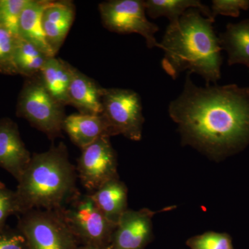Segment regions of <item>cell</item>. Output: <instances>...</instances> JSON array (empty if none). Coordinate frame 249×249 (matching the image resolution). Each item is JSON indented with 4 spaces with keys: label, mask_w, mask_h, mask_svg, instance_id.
<instances>
[{
    "label": "cell",
    "mask_w": 249,
    "mask_h": 249,
    "mask_svg": "<svg viewBox=\"0 0 249 249\" xmlns=\"http://www.w3.org/2000/svg\"><path fill=\"white\" fill-rule=\"evenodd\" d=\"M187 72L182 91L168 114L184 145L213 158L238 151L249 142V94L236 84L199 87Z\"/></svg>",
    "instance_id": "cell-1"
},
{
    "label": "cell",
    "mask_w": 249,
    "mask_h": 249,
    "mask_svg": "<svg viewBox=\"0 0 249 249\" xmlns=\"http://www.w3.org/2000/svg\"><path fill=\"white\" fill-rule=\"evenodd\" d=\"M18 230L28 249H76L78 242L59 211L32 210L19 214Z\"/></svg>",
    "instance_id": "cell-6"
},
{
    "label": "cell",
    "mask_w": 249,
    "mask_h": 249,
    "mask_svg": "<svg viewBox=\"0 0 249 249\" xmlns=\"http://www.w3.org/2000/svg\"><path fill=\"white\" fill-rule=\"evenodd\" d=\"M218 37L221 49L227 53L229 65H242L249 68V19L229 23Z\"/></svg>",
    "instance_id": "cell-17"
},
{
    "label": "cell",
    "mask_w": 249,
    "mask_h": 249,
    "mask_svg": "<svg viewBox=\"0 0 249 249\" xmlns=\"http://www.w3.org/2000/svg\"><path fill=\"white\" fill-rule=\"evenodd\" d=\"M31 157L21 139L17 124L8 118L0 119V166L19 181Z\"/></svg>",
    "instance_id": "cell-11"
},
{
    "label": "cell",
    "mask_w": 249,
    "mask_h": 249,
    "mask_svg": "<svg viewBox=\"0 0 249 249\" xmlns=\"http://www.w3.org/2000/svg\"><path fill=\"white\" fill-rule=\"evenodd\" d=\"M105 88L73 67L70 89V105L80 114L101 115L103 113L102 98Z\"/></svg>",
    "instance_id": "cell-14"
},
{
    "label": "cell",
    "mask_w": 249,
    "mask_h": 249,
    "mask_svg": "<svg viewBox=\"0 0 249 249\" xmlns=\"http://www.w3.org/2000/svg\"><path fill=\"white\" fill-rule=\"evenodd\" d=\"M49 57L31 42L16 37L14 60L18 75L26 78L38 76Z\"/></svg>",
    "instance_id": "cell-20"
},
{
    "label": "cell",
    "mask_w": 249,
    "mask_h": 249,
    "mask_svg": "<svg viewBox=\"0 0 249 249\" xmlns=\"http://www.w3.org/2000/svg\"><path fill=\"white\" fill-rule=\"evenodd\" d=\"M59 212L78 243L96 247L111 245L116 225L100 211L89 193H78Z\"/></svg>",
    "instance_id": "cell-5"
},
{
    "label": "cell",
    "mask_w": 249,
    "mask_h": 249,
    "mask_svg": "<svg viewBox=\"0 0 249 249\" xmlns=\"http://www.w3.org/2000/svg\"><path fill=\"white\" fill-rule=\"evenodd\" d=\"M76 249H111V245L106 247H91V246H79Z\"/></svg>",
    "instance_id": "cell-27"
},
{
    "label": "cell",
    "mask_w": 249,
    "mask_h": 249,
    "mask_svg": "<svg viewBox=\"0 0 249 249\" xmlns=\"http://www.w3.org/2000/svg\"><path fill=\"white\" fill-rule=\"evenodd\" d=\"M64 107L47 91L39 74L26 78L18 96L16 113L53 140L62 135L66 118Z\"/></svg>",
    "instance_id": "cell-4"
},
{
    "label": "cell",
    "mask_w": 249,
    "mask_h": 249,
    "mask_svg": "<svg viewBox=\"0 0 249 249\" xmlns=\"http://www.w3.org/2000/svg\"><path fill=\"white\" fill-rule=\"evenodd\" d=\"M13 214H19L16 192L0 181V229L5 227L8 217Z\"/></svg>",
    "instance_id": "cell-25"
},
{
    "label": "cell",
    "mask_w": 249,
    "mask_h": 249,
    "mask_svg": "<svg viewBox=\"0 0 249 249\" xmlns=\"http://www.w3.org/2000/svg\"><path fill=\"white\" fill-rule=\"evenodd\" d=\"M28 0H0V27L19 36L21 15Z\"/></svg>",
    "instance_id": "cell-21"
},
{
    "label": "cell",
    "mask_w": 249,
    "mask_h": 249,
    "mask_svg": "<svg viewBox=\"0 0 249 249\" xmlns=\"http://www.w3.org/2000/svg\"><path fill=\"white\" fill-rule=\"evenodd\" d=\"M247 90H248V92H249V87H248V88H247Z\"/></svg>",
    "instance_id": "cell-28"
},
{
    "label": "cell",
    "mask_w": 249,
    "mask_h": 249,
    "mask_svg": "<svg viewBox=\"0 0 249 249\" xmlns=\"http://www.w3.org/2000/svg\"><path fill=\"white\" fill-rule=\"evenodd\" d=\"M249 9V0H213L211 17L215 20L218 16L239 17L241 11Z\"/></svg>",
    "instance_id": "cell-24"
},
{
    "label": "cell",
    "mask_w": 249,
    "mask_h": 249,
    "mask_svg": "<svg viewBox=\"0 0 249 249\" xmlns=\"http://www.w3.org/2000/svg\"><path fill=\"white\" fill-rule=\"evenodd\" d=\"M16 37L17 36L0 27V73L18 75L14 60Z\"/></svg>",
    "instance_id": "cell-22"
},
{
    "label": "cell",
    "mask_w": 249,
    "mask_h": 249,
    "mask_svg": "<svg viewBox=\"0 0 249 249\" xmlns=\"http://www.w3.org/2000/svg\"><path fill=\"white\" fill-rule=\"evenodd\" d=\"M49 0H28L19 24V36L49 57L55 56L47 43L42 26V14Z\"/></svg>",
    "instance_id": "cell-15"
},
{
    "label": "cell",
    "mask_w": 249,
    "mask_h": 249,
    "mask_svg": "<svg viewBox=\"0 0 249 249\" xmlns=\"http://www.w3.org/2000/svg\"><path fill=\"white\" fill-rule=\"evenodd\" d=\"M103 26L120 34H137L145 39L147 48L159 47V27L147 18L142 0H109L98 5Z\"/></svg>",
    "instance_id": "cell-8"
},
{
    "label": "cell",
    "mask_w": 249,
    "mask_h": 249,
    "mask_svg": "<svg viewBox=\"0 0 249 249\" xmlns=\"http://www.w3.org/2000/svg\"><path fill=\"white\" fill-rule=\"evenodd\" d=\"M191 249H232L227 235L217 232H206L189 241Z\"/></svg>",
    "instance_id": "cell-23"
},
{
    "label": "cell",
    "mask_w": 249,
    "mask_h": 249,
    "mask_svg": "<svg viewBox=\"0 0 249 249\" xmlns=\"http://www.w3.org/2000/svg\"><path fill=\"white\" fill-rule=\"evenodd\" d=\"M110 137H102L89 146L82 149L76 171L80 183L89 194L105 183L119 178L117 156Z\"/></svg>",
    "instance_id": "cell-9"
},
{
    "label": "cell",
    "mask_w": 249,
    "mask_h": 249,
    "mask_svg": "<svg viewBox=\"0 0 249 249\" xmlns=\"http://www.w3.org/2000/svg\"><path fill=\"white\" fill-rule=\"evenodd\" d=\"M65 131L72 142L80 149L89 146L102 137H114L104 116L71 114L64 121Z\"/></svg>",
    "instance_id": "cell-13"
},
{
    "label": "cell",
    "mask_w": 249,
    "mask_h": 249,
    "mask_svg": "<svg viewBox=\"0 0 249 249\" xmlns=\"http://www.w3.org/2000/svg\"><path fill=\"white\" fill-rule=\"evenodd\" d=\"M144 4L149 17H165L169 19L170 24L178 22L190 9L199 10L205 17L212 18L211 8L199 0H146Z\"/></svg>",
    "instance_id": "cell-19"
},
{
    "label": "cell",
    "mask_w": 249,
    "mask_h": 249,
    "mask_svg": "<svg viewBox=\"0 0 249 249\" xmlns=\"http://www.w3.org/2000/svg\"><path fill=\"white\" fill-rule=\"evenodd\" d=\"M0 249H28L27 241L19 231L0 229Z\"/></svg>",
    "instance_id": "cell-26"
},
{
    "label": "cell",
    "mask_w": 249,
    "mask_h": 249,
    "mask_svg": "<svg viewBox=\"0 0 249 249\" xmlns=\"http://www.w3.org/2000/svg\"><path fill=\"white\" fill-rule=\"evenodd\" d=\"M155 212L147 209H127L121 216L111 240V249H143L150 242L152 218Z\"/></svg>",
    "instance_id": "cell-10"
},
{
    "label": "cell",
    "mask_w": 249,
    "mask_h": 249,
    "mask_svg": "<svg viewBox=\"0 0 249 249\" xmlns=\"http://www.w3.org/2000/svg\"><path fill=\"white\" fill-rule=\"evenodd\" d=\"M95 204L106 218L117 225L127 209V188L119 178L105 183L90 194Z\"/></svg>",
    "instance_id": "cell-18"
},
{
    "label": "cell",
    "mask_w": 249,
    "mask_h": 249,
    "mask_svg": "<svg viewBox=\"0 0 249 249\" xmlns=\"http://www.w3.org/2000/svg\"><path fill=\"white\" fill-rule=\"evenodd\" d=\"M73 67L55 56L49 57L40 73L41 80L49 93L63 106L70 105L69 89Z\"/></svg>",
    "instance_id": "cell-16"
},
{
    "label": "cell",
    "mask_w": 249,
    "mask_h": 249,
    "mask_svg": "<svg viewBox=\"0 0 249 249\" xmlns=\"http://www.w3.org/2000/svg\"><path fill=\"white\" fill-rule=\"evenodd\" d=\"M214 22L199 10L190 9L166 28L158 48L164 52L162 68L173 80L187 71L202 77L206 86L217 84L223 60Z\"/></svg>",
    "instance_id": "cell-2"
},
{
    "label": "cell",
    "mask_w": 249,
    "mask_h": 249,
    "mask_svg": "<svg viewBox=\"0 0 249 249\" xmlns=\"http://www.w3.org/2000/svg\"><path fill=\"white\" fill-rule=\"evenodd\" d=\"M76 16V6L71 1H50L42 14V26L47 43L54 55L63 45Z\"/></svg>",
    "instance_id": "cell-12"
},
{
    "label": "cell",
    "mask_w": 249,
    "mask_h": 249,
    "mask_svg": "<svg viewBox=\"0 0 249 249\" xmlns=\"http://www.w3.org/2000/svg\"><path fill=\"white\" fill-rule=\"evenodd\" d=\"M77 178L64 142L34 154L15 191L19 214L32 210L61 211L80 193Z\"/></svg>",
    "instance_id": "cell-3"
},
{
    "label": "cell",
    "mask_w": 249,
    "mask_h": 249,
    "mask_svg": "<svg viewBox=\"0 0 249 249\" xmlns=\"http://www.w3.org/2000/svg\"><path fill=\"white\" fill-rule=\"evenodd\" d=\"M102 103V115L113 136L121 134L134 142L142 139L145 119L138 93L129 89L105 88Z\"/></svg>",
    "instance_id": "cell-7"
}]
</instances>
